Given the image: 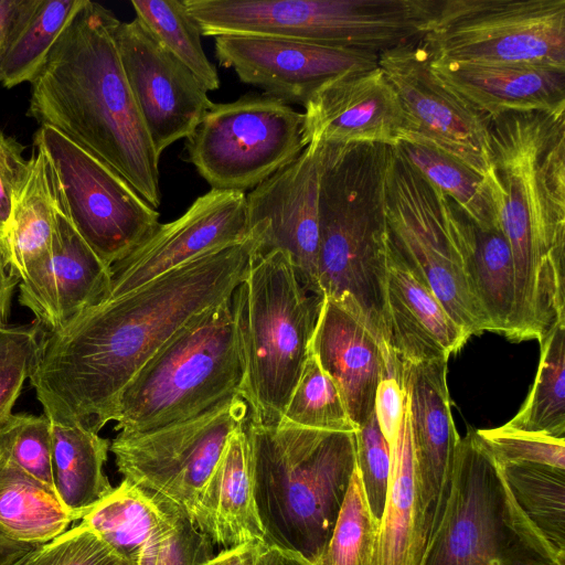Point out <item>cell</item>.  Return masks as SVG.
Wrapping results in <instances>:
<instances>
[{"instance_id":"cell-1","label":"cell","mask_w":565,"mask_h":565,"mask_svg":"<svg viewBox=\"0 0 565 565\" xmlns=\"http://www.w3.org/2000/svg\"><path fill=\"white\" fill-rule=\"evenodd\" d=\"M258 236L186 262L118 296L105 294L64 328L45 331L30 382L44 415L97 433L135 374L194 316L230 300Z\"/></svg>"},{"instance_id":"cell-2","label":"cell","mask_w":565,"mask_h":565,"mask_svg":"<svg viewBox=\"0 0 565 565\" xmlns=\"http://www.w3.org/2000/svg\"><path fill=\"white\" fill-rule=\"evenodd\" d=\"M489 132L514 267L510 340L541 344L565 322V110L508 111L490 118Z\"/></svg>"},{"instance_id":"cell-3","label":"cell","mask_w":565,"mask_h":565,"mask_svg":"<svg viewBox=\"0 0 565 565\" xmlns=\"http://www.w3.org/2000/svg\"><path fill=\"white\" fill-rule=\"evenodd\" d=\"M117 21L102 4L84 1L31 82L28 115L105 162L157 209L160 158L121 66Z\"/></svg>"},{"instance_id":"cell-4","label":"cell","mask_w":565,"mask_h":565,"mask_svg":"<svg viewBox=\"0 0 565 565\" xmlns=\"http://www.w3.org/2000/svg\"><path fill=\"white\" fill-rule=\"evenodd\" d=\"M318 281L391 354L386 178L392 146L320 142Z\"/></svg>"},{"instance_id":"cell-5","label":"cell","mask_w":565,"mask_h":565,"mask_svg":"<svg viewBox=\"0 0 565 565\" xmlns=\"http://www.w3.org/2000/svg\"><path fill=\"white\" fill-rule=\"evenodd\" d=\"M254 498L266 543L313 563L356 466L354 431L245 422Z\"/></svg>"},{"instance_id":"cell-6","label":"cell","mask_w":565,"mask_h":565,"mask_svg":"<svg viewBox=\"0 0 565 565\" xmlns=\"http://www.w3.org/2000/svg\"><path fill=\"white\" fill-rule=\"evenodd\" d=\"M245 370L231 298L194 316L135 374L117 401L115 429L161 428L242 396Z\"/></svg>"},{"instance_id":"cell-7","label":"cell","mask_w":565,"mask_h":565,"mask_svg":"<svg viewBox=\"0 0 565 565\" xmlns=\"http://www.w3.org/2000/svg\"><path fill=\"white\" fill-rule=\"evenodd\" d=\"M322 302L302 286L286 253L255 257L232 297L244 345L247 418L264 426L280 422L309 356Z\"/></svg>"},{"instance_id":"cell-8","label":"cell","mask_w":565,"mask_h":565,"mask_svg":"<svg viewBox=\"0 0 565 565\" xmlns=\"http://www.w3.org/2000/svg\"><path fill=\"white\" fill-rule=\"evenodd\" d=\"M422 565H565V553L522 511L475 429L458 440L448 498Z\"/></svg>"},{"instance_id":"cell-9","label":"cell","mask_w":565,"mask_h":565,"mask_svg":"<svg viewBox=\"0 0 565 565\" xmlns=\"http://www.w3.org/2000/svg\"><path fill=\"white\" fill-rule=\"evenodd\" d=\"M387 247L470 338L490 331L470 282L475 224L392 146L386 178Z\"/></svg>"},{"instance_id":"cell-10","label":"cell","mask_w":565,"mask_h":565,"mask_svg":"<svg viewBox=\"0 0 565 565\" xmlns=\"http://www.w3.org/2000/svg\"><path fill=\"white\" fill-rule=\"evenodd\" d=\"M309 145L303 113L266 94L212 104L186 138V160L211 189H254Z\"/></svg>"},{"instance_id":"cell-11","label":"cell","mask_w":565,"mask_h":565,"mask_svg":"<svg viewBox=\"0 0 565 565\" xmlns=\"http://www.w3.org/2000/svg\"><path fill=\"white\" fill-rule=\"evenodd\" d=\"M420 41L435 60L565 68V0H440Z\"/></svg>"},{"instance_id":"cell-12","label":"cell","mask_w":565,"mask_h":565,"mask_svg":"<svg viewBox=\"0 0 565 565\" xmlns=\"http://www.w3.org/2000/svg\"><path fill=\"white\" fill-rule=\"evenodd\" d=\"M34 147L44 154L57 206L109 267L127 257L159 226V213L115 170L49 126Z\"/></svg>"},{"instance_id":"cell-13","label":"cell","mask_w":565,"mask_h":565,"mask_svg":"<svg viewBox=\"0 0 565 565\" xmlns=\"http://www.w3.org/2000/svg\"><path fill=\"white\" fill-rule=\"evenodd\" d=\"M247 416V403L236 395L186 420L119 431L109 450L124 480L172 501L196 524L204 488L230 436Z\"/></svg>"},{"instance_id":"cell-14","label":"cell","mask_w":565,"mask_h":565,"mask_svg":"<svg viewBox=\"0 0 565 565\" xmlns=\"http://www.w3.org/2000/svg\"><path fill=\"white\" fill-rule=\"evenodd\" d=\"M203 36L249 35L366 51L380 34L373 0H183Z\"/></svg>"},{"instance_id":"cell-15","label":"cell","mask_w":565,"mask_h":565,"mask_svg":"<svg viewBox=\"0 0 565 565\" xmlns=\"http://www.w3.org/2000/svg\"><path fill=\"white\" fill-rule=\"evenodd\" d=\"M379 66L393 86L406 118L402 138L431 146L495 185L490 117L447 86L433 71L420 38L386 50Z\"/></svg>"},{"instance_id":"cell-16","label":"cell","mask_w":565,"mask_h":565,"mask_svg":"<svg viewBox=\"0 0 565 565\" xmlns=\"http://www.w3.org/2000/svg\"><path fill=\"white\" fill-rule=\"evenodd\" d=\"M115 42L134 100L157 156L189 138L213 104L198 76L135 18L117 21Z\"/></svg>"},{"instance_id":"cell-17","label":"cell","mask_w":565,"mask_h":565,"mask_svg":"<svg viewBox=\"0 0 565 565\" xmlns=\"http://www.w3.org/2000/svg\"><path fill=\"white\" fill-rule=\"evenodd\" d=\"M320 152V142L310 141L297 159L246 195L257 256L286 253L302 286L318 296Z\"/></svg>"},{"instance_id":"cell-18","label":"cell","mask_w":565,"mask_h":565,"mask_svg":"<svg viewBox=\"0 0 565 565\" xmlns=\"http://www.w3.org/2000/svg\"><path fill=\"white\" fill-rule=\"evenodd\" d=\"M214 49L220 65L233 68L241 82L286 104L305 105L332 79L379 64V55L369 52L264 36H216Z\"/></svg>"},{"instance_id":"cell-19","label":"cell","mask_w":565,"mask_h":565,"mask_svg":"<svg viewBox=\"0 0 565 565\" xmlns=\"http://www.w3.org/2000/svg\"><path fill=\"white\" fill-rule=\"evenodd\" d=\"M249 235L246 194L211 189L172 222L111 266L106 291L118 296L212 250L243 242Z\"/></svg>"},{"instance_id":"cell-20","label":"cell","mask_w":565,"mask_h":565,"mask_svg":"<svg viewBox=\"0 0 565 565\" xmlns=\"http://www.w3.org/2000/svg\"><path fill=\"white\" fill-rule=\"evenodd\" d=\"M303 107L309 142L394 146L407 125L399 99L379 64L332 79Z\"/></svg>"},{"instance_id":"cell-21","label":"cell","mask_w":565,"mask_h":565,"mask_svg":"<svg viewBox=\"0 0 565 565\" xmlns=\"http://www.w3.org/2000/svg\"><path fill=\"white\" fill-rule=\"evenodd\" d=\"M447 361L399 362L429 535L441 518L459 440L450 408Z\"/></svg>"},{"instance_id":"cell-22","label":"cell","mask_w":565,"mask_h":565,"mask_svg":"<svg viewBox=\"0 0 565 565\" xmlns=\"http://www.w3.org/2000/svg\"><path fill=\"white\" fill-rule=\"evenodd\" d=\"M110 282L111 267L57 209L53 250L19 281V302L35 316L39 324L53 332L96 303Z\"/></svg>"},{"instance_id":"cell-23","label":"cell","mask_w":565,"mask_h":565,"mask_svg":"<svg viewBox=\"0 0 565 565\" xmlns=\"http://www.w3.org/2000/svg\"><path fill=\"white\" fill-rule=\"evenodd\" d=\"M310 353L331 377L355 428L374 411L377 385L398 362L366 326L338 301L323 297Z\"/></svg>"},{"instance_id":"cell-24","label":"cell","mask_w":565,"mask_h":565,"mask_svg":"<svg viewBox=\"0 0 565 565\" xmlns=\"http://www.w3.org/2000/svg\"><path fill=\"white\" fill-rule=\"evenodd\" d=\"M435 74L490 118L508 111L565 110V68L531 64H472L435 60Z\"/></svg>"},{"instance_id":"cell-25","label":"cell","mask_w":565,"mask_h":565,"mask_svg":"<svg viewBox=\"0 0 565 565\" xmlns=\"http://www.w3.org/2000/svg\"><path fill=\"white\" fill-rule=\"evenodd\" d=\"M386 322L399 362L448 360L469 337L431 290L387 247Z\"/></svg>"},{"instance_id":"cell-26","label":"cell","mask_w":565,"mask_h":565,"mask_svg":"<svg viewBox=\"0 0 565 565\" xmlns=\"http://www.w3.org/2000/svg\"><path fill=\"white\" fill-rule=\"evenodd\" d=\"M245 424L230 436L204 488L196 525L224 550L266 543L253 488Z\"/></svg>"},{"instance_id":"cell-27","label":"cell","mask_w":565,"mask_h":565,"mask_svg":"<svg viewBox=\"0 0 565 565\" xmlns=\"http://www.w3.org/2000/svg\"><path fill=\"white\" fill-rule=\"evenodd\" d=\"M391 473L380 519L377 565H422L429 535L412 438L408 402L390 444Z\"/></svg>"},{"instance_id":"cell-28","label":"cell","mask_w":565,"mask_h":565,"mask_svg":"<svg viewBox=\"0 0 565 565\" xmlns=\"http://www.w3.org/2000/svg\"><path fill=\"white\" fill-rule=\"evenodd\" d=\"M57 209L46 159L36 149L15 194L0 245L9 273L19 281L50 257L56 232Z\"/></svg>"},{"instance_id":"cell-29","label":"cell","mask_w":565,"mask_h":565,"mask_svg":"<svg viewBox=\"0 0 565 565\" xmlns=\"http://www.w3.org/2000/svg\"><path fill=\"white\" fill-rule=\"evenodd\" d=\"M50 423L55 490L73 520H81L113 490L104 471L110 441L82 424Z\"/></svg>"},{"instance_id":"cell-30","label":"cell","mask_w":565,"mask_h":565,"mask_svg":"<svg viewBox=\"0 0 565 565\" xmlns=\"http://www.w3.org/2000/svg\"><path fill=\"white\" fill-rule=\"evenodd\" d=\"M85 0H23L0 52L7 88L32 82Z\"/></svg>"},{"instance_id":"cell-31","label":"cell","mask_w":565,"mask_h":565,"mask_svg":"<svg viewBox=\"0 0 565 565\" xmlns=\"http://www.w3.org/2000/svg\"><path fill=\"white\" fill-rule=\"evenodd\" d=\"M172 501L127 480L104 497L81 523L124 562L136 565L141 548L166 520Z\"/></svg>"},{"instance_id":"cell-32","label":"cell","mask_w":565,"mask_h":565,"mask_svg":"<svg viewBox=\"0 0 565 565\" xmlns=\"http://www.w3.org/2000/svg\"><path fill=\"white\" fill-rule=\"evenodd\" d=\"M73 521L56 492L0 454V534L41 545L65 532Z\"/></svg>"},{"instance_id":"cell-33","label":"cell","mask_w":565,"mask_h":565,"mask_svg":"<svg viewBox=\"0 0 565 565\" xmlns=\"http://www.w3.org/2000/svg\"><path fill=\"white\" fill-rule=\"evenodd\" d=\"M396 146L409 163L450 198L478 228H501L494 184L450 156L420 141L402 138Z\"/></svg>"},{"instance_id":"cell-34","label":"cell","mask_w":565,"mask_h":565,"mask_svg":"<svg viewBox=\"0 0 565 565\" xmlns=\"http://www.w3.org/2000/svg\"><path fill=\"white\" fill-rule=\"evenodd\" d=\"M468 273L490 331L510 339L515 281L512 253L502 228L481 230L475 225Z\"/></svg>"},{"instance_id":"cell-35","label":"cell","mask_w":565,"mask_h":565,"mask_svg":"<svg viewBox=\"0 0 565 565\" xmlns=\"http://www.w3.org/2000/svg\"><path fill=\"white\" fill-rule=\"evenodd\" d=\"M540 345L532 390L518 414L503 426L565 438V322L556 324Z\"/></svg>"},{"instance_id":"cell-36","label":"cell","mask_w":565,"mask_h":565,"mask_svg":"<svg viewBox=\"0 0 565 565\" xmlns=\"http://www.w3.org/2000/svg\"><path fill=\"white\" fill-rule=\"evenodd\" d=\"M499 466L522 511L565 553V470L529 462Z\"/></svg>"},{"instance_id":"cell-37","label":"cell","mask_w":565,"mask_h":565,"mask_svg":"<svg viewBox=\"0 0 565 565\" xmlns=\"http://www.w3.org/2000/svg\"><path fill=\"white\" fill-rule=\"evenodd\" d=\"M136 18L173 56L190 68L207 90L220 87L216 67L201 43V30L183 1L134 0Z\"/></svg>"},{"instance_id":"cell-38","label":"cell","mask_w":565,"mask_h":565,"mask_svg":"<svg viewBox=\"0 0 565 565\" xmlns=\"http://www.w3.org/2000/svg\"><path fill=\"white\" fill-rule=\"evenodd\" d=\"M380 520L369 505L355 466L332 534L312 565H377Z\"/></svg>"},{"instance_id":"cell-39","label":"cell","mask_w":565,"mask_h":565,"mask_svg":"<svg viewBox=\"0 0 565 565\" xmlns=\"http://www.w3.org/2000/svg\"><path fill=\"white\" fill-rule=\"evenodd\" d=\"M280 420L327 431L356 430L338 387L311 353Z\"/></svg>"},{"instance_id":"cell-40","label":"cell","mask_w":565,"mask_h":565,"mask_svg":"<svg viewBox=\"0 0 565 565\" xmlns=\"http://www.w3.org/2000/svg\"><path fill=\"white\" fill-rule=\"evenodd\" d=\"M214 543L175 503L140 551L136 565H204Z\"/></svg>"},{"instance_id":"cell-41","label":"cell","mask_w":565,"mask_h":565,"mask_svg":"<svg viewBox=\"0 0 565 565\" xmlns=\"http://www.w3.org/2000/svg\"><path fill=\"white\" fill-rule=\"evenodd\" d=\"M0 454L56 492L51 423L44 414H11L0 425Z\"/></svg>"},{"instance_id":"cell-42","label":"cell","mask_w":565,"mask_h":565,"mask_svg":"<svg viewBox=\"0 0 565 565\" xmlns=\"http://www.w3.org/2000/svg\"><path fill=\"white\" fill-rule=\"evenodd\" d=\"M499 465L539 463L565 470V438L509 429L477 430Z\"/></svg>"},{"instance_id":"cell-43","label":"cell","mask_w":565,"mask_h":565,"mask_svg":"<svg viewBox=\"0 0 565 565\" xmlns=\"http://www.w3.org/2000/svg\"><path fill=\"white\" fill-rule=\"evenodd\" d=\"M354 438L356 468L371 511L380 520L391 473V448L379 427L374 411L369 419L356 428Z\"/></svg>"},{"instance_id":"cell-44","label":"cell","mask_w":565,"mask_h":565,"mask_svg":"<svg viewBox=\"0 0 565 565\" xmlns=\"http://www.w3.org/2000/svg\"><path fill=\"white\" fill-rule=\"evenodd\" d=\"M121 558L79 523L39 545L25 565H118Z\"/></svg>"},{"instance_id":"cell-45","label":"cell","mask_w":565,"mask_h":565,"mask_svg":"<svg viewBox=\"0 0 565 565\" xmlns=\"http://www.w3.org/2000/svg\"><path fill=\"white\" fill-rule=\"evenodd\" d=\"M24 147L0 131V245L4 237L17 192L29 170Z\"/></svg>"},{"instance_id":"cell-46","label":"cell","mask_w":565,"mask_h":565,"mask_svg":"<svg viewBox=\"0 0 565 565\" xmlns=\"http://www.w3.org/2000/svg\"><path fill=\"white\" fill-rule=\"evenodd\" d=\"M399 364L387 367L374 397L375 418L388 444L396 439L407 407V395L399 377Z\"/></svg>"},{"instance_id":"cell-47","label":"cell","mask_w":565,"mask_h":565,"mask_svg":"<svg viewBox=\"0 0 565 565\" xmlns=\"http://www.w3.org/2000/svg\"><path fill=\"white\" fill-rule=\"evenodd\" d=\"M44 331L41 324L0 326V369L22 352L38 347Z\"/></svg>"},{"instance_id":"cell-48","label":"cell","mask_w":565,"mask_h":565,"mask_svg":"<svg viewBox=\"0 0 565 565\" xmlns=\"http://www.w3.org/2000/svg\"><path fill=\"white\" fill-rule=\"evenodd\" d=\"M18 284L19 280L9 273L0 250V326L8 324L11 299Z\"/></svg>"},{"instance_id":"cell-49","label":"cell","mask_w":565,"mask_h":565,"mask_svg":"<svg viewBox=\"0 0 565 565\" xmlns=\"http://www.w3.org/2000/svg\"><path fill=\"white\" fill-rule=\"evenodd\" d=\"M255 544L257 543L223 550L204 565H248Z\"/></svg>"},{"instance_id":"cell-50","label":"cell","mask_w":565,"mask_h":565,"mask_svg":"<svg viewBox=\"0 0 565 565\" xmlns=\"http://www.w3.org/2000/svg\"><path fill=\"white\" fill-rule=\"evenodd\" d=\"M38 545L14 542L0 534V565H10Z\"/></svg>"},{"instance_id":"cell-51","label":"cell","mask_w":565,"mask_h":565,"mask_svg":"<svg viewBox=\"0 0 565 565\" xmlns=\"http://www.w3.org/2000/svg\"><path fill=\"white\" fill-rule=\"evenodd\" d=\"M23 0H0V47L2 50L7 35L15 20Z\"/></svg>"},{"instance_id":"cell-52","label":"cell","mask_w":565,"mask_h":565,"mask_svg":"<svg viewBox=\"0 0 565 565\" xmlns=\"http://www.w3.org/2000/svg\"><path fill=\"white\" fill-rule=\"evenodd\" d=\"M248 565H279V548L263 543L255 544Z\"/></svg>"},{"instance_id":"cell-53","label":"cell","mask_w":565,"mask_h":565,"mask_svg":"<svg viewBox=\"0 0 565 565\" xmlns=\"http://www.w3.org/2000/svg\"><path fill=\"white\" fill-rule=\"evenodd\" d=\"M279 565H312L301 555L286 550L279 548Z\"/></svg>"},{"instance_id":"cell-54","label":"cell","mask_w":565,"mask_h":565,"mask_svg":"<svg viewBox=\"0 0 565 565\" xmlns=\"http://www.w3.org/2000/svg\"><path fill=\"white\" fill-rule=\"evenodd\" d=\"M42 545V544H41ZM39 546V545H38ZM36 546V547H38ZM35 547V548H36ZM35 548H33L32 551H30L29 553H26L24 556H22L21 558L17 559L15 562H13L12 564L10 565H25V563L29 561V558L32 556L33 552L35 551Z\"/></svg>"},{"instance_id":"cell-55","label":"cell","mask_w":565,"mask_h":565,"mask_svg":"<svg viewBox=\"0 0 565 565\" xmlns=\"http://www.w3.org/2000/svg\"><path fill=\"white\" fill-rule=\"evenodd\" d=\"M118 565H131V564H129V563H127V562H121V563H119Z\"/></svg>"},{"instance_id":"cell-56","label":"cell","mask_w":565,"mask_h":565,"mask_svg":"<svg viewBox=\"0 0 565 565\" xmlns=\"http://www.w3.org/2000/svg\"><path fill=\"white\" fill-rule=\"evenodd\" d=\"M0 52H1V47H0ZM0 83H1V79H0Z\"/></svg>"}]
</instances>
